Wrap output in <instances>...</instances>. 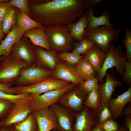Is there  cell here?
I'll list each match as a JSON object with an SVG mask.
<instances>
[{"label": "cell", "instance_id": "6da1fadb", "mask_svg": "<svg viewBox=\"0 0 131 131\" xmlns=\"http://www.w3.org/2000/svg\"><path fill=\"white\" fill-rule=\"evenodd\" d=\"M89 0H44L29 6L31 18L46 26L68 25L84 13Z\"/></svg>", "mask_w": 131, "mask_h": 131}, {"label": "cell", "instance_id": "7a4b0ae2", "mask_svg": "<svg viewBox=\"0 0 131 131\" xmlns=\"http://www.w3.org/2000/svg\"><path fill=\"white\" fill-rule=\"evenodd\" d=\"M45 33L51 50L61 53L72 49L73 39L68 25L56 24L45 26Z\"/></svg>", "mask_w": 131, "mask_h": 131}, {"label": "cell", "instance_id": "3957f363", "mask_svg": "<svg viewBox=\"0 0 131 131\" xmlns=\"http://www.w3.org/2000/svg\"><path fill=\"white\" fill-rule=\"evenodd\" d=\"M126 62V54L123 52L121 47L117 46L115 48L110 43L104 63L97 75L100 83H103V78L107 70L114 67H116V72L122 75L125 70Z\"/></svg>", "mask_w": 131, "mask_h": 131}, {"label": "cell", "instance_id": "277c9868", "mask_svg": "<svg viewBox=\"0 0 131 131\" xmlns=\"http://www.w3.org/2000/svg\"><path fill=\"white\" fill-rule=\"evenodd\" d=\"M122 31L120 28L102 26L86 32L84 38L91 41L107 53L110 42L118 40Z\"/></svg>", "mask_w": 131, "mask_h": 131}, {"label": "cell", "instance_id": "5b68a950", "mask_svg": "<svg viewBox=\"0 0 131 131\" xmlns=\"http://www.w3.org/2000/svg\"><path fill=\"white\" fill-rule=\"evenodd\" d=\"M53 73L41 65L33 64L21 69L13 83L17 86L33 85L50 78Z\"/></svg>", "mask_w": 131, "mask_h": 131}, {"label": "cell", "instance_id": "8992f818", "mask_svg": "<svg viewBox=\"0 0 131 131\" xmlns=\"http://www.w3.org/2000/svg\"><path fill=\"white\" fill-rule=\"evenodd\" d=\"M29 66L24 61L14 58L10 55L3 56L0 62V83L10 84L14 82L20 70Z\"/></svg>", "mask_w": 131, "mask_h": 131}, {"label": "cell", "instance_id": "52a82bcc", "mask_svg": "<svg viewBox=\"0 0 131 131\" xmlns=\"http://www.w3.org/2000/svg\"><path fill=\"white\" fill-rule=\"evenodd\" d=\"M76 85L71 83L61 88L51 90L39 95H32L33 112L49 107L57 103L59 98Z\"/></svg>", "mask_w": 131, "mask_h": 131}, {"label": "cell", "instance_id": "ba28073f", "mask_svg": "<svg viewBox=\"0 0 131 131\" xmlns=\"http://www.w3.org/2000/svg\"><path fill=\"white\" fill-rule=\"evenodd\" d=\"M70 82L63 80L49 78L36 84L13 87L16 94L27 93L32 95H40L48 91L63 87Z\"/></svg>", "mask_w": 131, "mask_h": 131}, {"label": "cell", "instance_id": "9c48e42d", "mask_svg": "<svg viewBox=\"0 0 131 131\" xmlns=\"http://www.w3.org/2000/svg\"><path fill=\"white\" fill-rule=\"evenodd\" d=\"M88 94L79 86H76L61 96L57 103L77 113L84 106L83 103Z\"/></svg>", "mask_w": 131, "mask_h": 131}, {"label": "cell", "instance_id": "30bf717a", "mask_svg": "<svg viewBox=\"0 0 131 131\" xmlns=\"http://www.w3.org/2000/svg\"><path fill=\"white\" fill-rule=\"evenodd\" d=\"M32 100L14 104L5 118L0 121V127L10 126L21 122L25 119L31 113L33 112Z\"/></svg>", "mask_w": 131, "mask_h": 131}, {"label": "cell", "instance_id": "8fae6325", "mask_svg": "<svg viewBox=\"0 0 131 131\" xmlns=\"http://www.w3.org/2000/svg\"><path fill=\"white\" fill-rule=\"evenodd\" d=\"M10 55L14 58L24 61L30 66L36 59L35 48L28 38L23 35L13 46Z\"/></svg>", "mask_w": 131, "mask_h": 131}, {"label": "cell", "instance_id": "7c38bea8", "mask_svg": "<svg viewBox=\"0 0 131 131\" xmlns=\"http://www.w3.org/2000/svg\"><path fill=\"white\" fill-rule=\"evenodd\" d=\"M73 131H91L98 123L96 112L84 106L79 112L75 113Z\"/></svg>", "mask_w": 131, "mask_h": 131}, {"label": "cell", "instance_id": "4fadbf2b", "mask_svg": "<svg viewBox=\"0 0 131 131\" xmlns=\"http://www.w3.org/2000/svg\"><path fill=\"white\" fill-rule=\"evenodd\" d=\"M56 116L58 129L60 131H73V122L75 113L59 104L50 106Z\"/></svg>", "mask_w": 131, "mask_h": 131}, {"label": "cell", "instance_id": "5bb4252c", "mask_svg": "<svg viewBox=\"0 0 131 131\" xmlns=\"http://www.w3.org/2000/svg\"><path fill=\"white\" fill-rule=\"evenodd\" d=\"M53 76L55 78L66 81L77 86H79L84 81L73 66L60 61L57 65Z\"/></svg>", "mask_w": 131, "mask_h": 131}, {"label": "cell", "instance_id": "9a60e30c", "mask_svg": "<svg viewBox=\"0 0 131 131\" xmlns=\"http://www.w3.org/2000/svg\"><path fill=\"white\" fill-rule=\"evenodd\" d=\"M38 131H51L57 129L56 117L49 107L33 112Z\"/></svg>", "mask_w": 131, "mask_h": 131}, {"label": "cell", "instance_id": "2e32d148", "mask_svg": "<svg viewBox=\"0 0 131 131\" xmlns=\"http://www.w3.org/2000/svg\"><path fill=\"white\" fill-rule=\"evenodd\" d=\"M131 101V85L127 90L122 94L117 96L116 98H111L108 106L110 110L112 118L117 119L126 105Z\"/></svg>", "mask_w": 131, "mask_h": 131}, {"label": "cell", "instance_id": "e0dca14e", "mask_svg": "<svg viewBox=\"0 0 131 131\" xmlns=\"http://www.w3.org/2000/svg\"><path fill=\"white\" fill-rule=\"evenodd\" d=\"M106 75L105 82L99 84L98 90L101 96L100 102L108 105L109 101L111 98L115 89L117 86H121L123 82L117 80L115 76L109 72L106 73Z\"/></svg>", "mask_w": 131, "mask_h": 131}, {"label": "cell", "instance_id": "ac0fdd59", "mask_svg": "<svg viewBox=\"0 0 131 131\" xmlns=\"http://www.w3.org/2000/svg\"><path fill=\"white\" fill-rule=\"evenodd\" d=\"M36 59L40 65L54 71L59 61L57 52L52 50L48 51L35 47Z\"/></svg>", "mask_w": 131, "mask_h": 131}, {"label": "cell", "instance_id": "d6986e66", "mask_svg": "<svg viewBox=\"0 0 131 131\" xmlns=\"http://www.w3.org/2000/svg\"><path fill=\"white\" fill-rule=\"evenodd\" d=\"M87 9L86 12L88 25L86 29V32L102 26H111L115 28L114 24L110 21V19L112 16L108 12L105 11L102 15L96 17L94 15L93 8Z\"/></svg>", "mask_w": 131, "mask_h": 131}, {"label": "cell", "instance_id": "ffe728a7", "mask_svg": "<svg viewBox=\"0 0 131 131\" xmlns=\"http://www.w3.org/2000/svg\"><path fill=\"white\" fill-rule=\"evenodd\" d=\"M45 26L33 29L26 31L23 35L28 38L34 45L44 48L48 51H51L47 35L45 33Z\"/></svg>", "mask_w": 131, "mask_h": 131}, {"label": "cell", "instance_id": "44dd1931", "mask_svg": "<svg viewBox=\"0 0 131 131\" xmlns=\"http://www.w3.org/2000/svg\"><path fill=\"white\" fill-rule=\"evenodd\" d=\"M23 36L16 23L0 44V57L9 55L13 46L20 40Z\"/></svg>", "mask_w": 131, "mask_h": 131}, {"label": "cell", "instance_id": "7402d4cb", "mask_svg": "<svg viewBox=\"0 0 131 131\" xmlns=\"http://www.w3.org/2000/svg\"><path fill=\"white\" fill-rule=\"evenodd\" d=\"M106 54L95 44L90 49L82 56L88 61L95 72H98L102 67Z\"/></svg>", "mask_w": 131, "mask_h": 131}, {"label": "cell", "instance_id": "603a6c76", "mask_svg": "<svg viewBox=\"0 0 131 131\" xmlns=\"http://www.w3.org/2000/svg\"><path fill=\"white\" fill-rule=\"evenodd\" d=\"M14 7L16 14V23L23 35L27 31L42 26L40 23L29 17L23 11L16 7Z\"/></svg>", "mask_w": 131, "mask_h": 131}, {"label": "cell", "instance_id": "cb8c5ba5", "mask_svg": "<svg viewBox=\"0 0 131 131\" xmlns=\"http://www.w3.org/2000/svg\"><path fill=\"white\" fill-rule=\"evenodd\" d=\"M88 25L86 12L76 22L70 24L68 26L71 35L73 39L80 41L84 38Z\"/></svg>", "mask_w": 131, "mask_h": 131}, {"label": "cell", "instance_id": "d4e9b609", "mask_svg": "<svg viewBox=\"0 0 131 131\" xmlns=\"http://www.w3.org/2000/svg\"><path fill=\"white\" fill-rule=\"evenodd\" d=\"M75 65L76 71L84 81L89 78L95 76V71L88 61L83 57Z\"/></svg>", "mask_w": 131, "mask_h": 131}, {"label": "cell", "instance_id": "484cf974", "mask_svg": "<svg viewBox=\"0 0 131 131\" xmlns=\"http://www.w3.org/2000/svg\"><path fill=\"white\" fill-rule=\"evenodd\" d=\"M15 131H38L36 121L33 114L29 115L23 121L14 124Z\"/></svg>", "mask_w": 131, "mask_h": 131}, {"label": "cell", "instance_id": "4316f807", "mask_svg": "<svg viewBox=\"0 0 131 131\" xmlns=\"http://www.w3.org/2000/svg\"><path fill=\"white\" fill-rule=\"evenodd\" d=\"M16 23L15 7L11 6L7 11L2 22V30L4 34H7Z\"/></svg>", "mask_w": 131, "mask_h": 131}, {"label": "cell", "instance_id": "83f0119b", "mask_svg": "<svg viewBox=\"0 0 131 131\" xmlns=\"http://www.w3.org/2000/svg\"><path fill=\"white\" fill-rule=\"evenodd\" d=\"M101 100V96L98 90L92 91L88 93L83 103L84 106L94 110L96 112Z\"/></svg>", "mask_w": 131, "mask_h": 131}, {"label": "cell", "instance_id": "f1b7e54d", "mask_svg": "<svg viewBox=\"0 0 131 131\" xmlns=\"http://www.w3.org/2000/svg\"><path fill=\"white\" fill-rule=\"evenodd\" d=\"M0 99L9 101L15 104L27 100L32 99L31 94L24 93L19 94H12L0 90Z\"/></svg>", "mask_w": 131, "mask_h": 131}, {"label": "cell", "instance_id": "f546056e", "mask_svg": "<svg viewBox=\"0 0 131 131\" xmlns=\"http://www.w3.org/2000/svg\"><path fill=\"white\" fill-rule=\"evenodd\" d=\"M96 113L98 123L99 124L112 118L111 113L108 105L103 102H100Z\"/></svg>", "mask_w": 131, "mask_h": 131}, {"label": "cell", "instance_id": "4dcf8cb0", "mask_svg": "<svg viewBox=\"0 0 131 131\" xmlns=\"http://www.w3.org/2000/svg\"><path fill=\"white\" fill-rule=\"evenodd\" d=\"M95 44L91 41L84 38L79 42L74 43V48L72 51L77 54L82 55L90 49Z\"/></svg>", "mask_w": 131, "mask_h": 131}, {"label": "cell", "instance_id": "1f68e13d", "mask_svg": "<svg viewBox=\"0 0 131 131\" xmlns=\"http://www.w3.org/2000/svg\"><path fill=\"white\" fill-rule=\"evenodd\" d=\"M58 56L59 59L72 66L75 65L83 57L82 55L77 54L72 51L60 53L58 55Z\"/></svg>", "mask_w": 131, "mask_h": 131}, {"label": "cell", "instance_id": "d6a6232c", "mask_svg": "<svg viewBox=\"0 0 131 131\" xmlns=\"http://www.w3.org/2000/svg\"><path fill=\"white\" fill-rule=\"evenodd\" d=\"M98 82L97 76L92 77L84 81L79 86L88 94L94 90H98Z\"/></svg>", "mask_w": 131, "mask_h": 131}, {"label": "cell", "instance_id": "836d02e7", "mask_svg": "<svg viewBox=\"0 0 131 131\" xmlns=\"http://www.w3.org/2000/svg\"><path fill=\"white\" fill-rule=\"evenodd\" d=\"M125 37L123 42L126 49L125 54L127 61L131 62V29L127 28L125 30Z\"/></svg>", "mask_w": 131, "mask_h": 131}, {"label": "cell", "instance_id": "e575fe53", "mask_svg": "<svg viewBox=\"0 0 131 131\" xmlns=\"http://www.w3.org/2000/svg\"><path fill=\"white\" fill-rule=\"evenodd\" d=\"M9 3L10 6L16 7L24 12L31 18L28 0H12L10 1Z\"/></svg>", "mask_w": 131, "mask_h": 131}, {"label": "cell", "instance_id": "d590c367", "mask_svg": "<svg viewBox=\"0 0 131 131\" xmlns=\"http://www.w3.org/2000/svg\"><path fill=\"white\" fill-rule=\"evenodd\" d=\"M100 125L103 131H118L121 126L112 118L106 121Z\"/></svg>", "mask_w": 131, "mask_h": 131}, {"label": "cell", "instance_id": "8d00e7d4", "mask_svg": "<svg viewBox=\"0 0 131 131\" xmlns=\"http://www.w3.org/2000/svg\"><path fill=\"white\" fill-rule=\"evenodd\" d=\"M13 104L8 101L0 99V119L6 116Z\"/></svg>", "mask_w": 131, "mask_h": 131}, {"label": "cell", "instance_id": "74e56055", "mask_svg": "<svg viewBox=\"0 0 131 131\" xmlns=\"http://www.w3.org/2000/svg\"><path fill=\"white\" fill-rule=\"evenodd\" d=\"M122 74L123 75L122 81L126 82L128 85H131V62H126L125 69Z\"/></svg>", "mask_w": 131, "mask_h": 131}, {"label": "cell", "instance_id": "f35d334b", "mask_svg": "<svg viewBox=\"0 0 131 131\" xmlns=\"http://www.w3.org/2000/svg\"><path fill=\"white\" fill-rule=\"evenodd\" d=\"M10 1L0 2V23H2L7 11L11 6Z\"/></svg>", "mask_w": 131, "mask_h": 131}, {"label": "cell", "instance_id": "ab89813d", "mask_svg": "<svg viewBox=\"0 0 131 131\" xmlns=\"http://www.w3.org/2000/svg\"><path fill=\"white\" fill-rule=\"evenodd\" d=\"M11 84H7L0 83V90L7 93L16 94L15 90L11 87Z\"/></svg>", "mask_w": 131, "mask_h": 131}, {"label": "cell", "instance_id": "60d3db41", "mask_svg": "<svg viewBox=\"0 0 131 131\" xmlns=\"http://www.w3.org/2000/svg\"><path fill=\"white\" fill-rule=\"evenodd\" d=\"M103 1V0H89V2L86 6V8L93 9V8L96 5Z\"/></svg>", "mask_w": 131, "mask_h": 131}, {"label": "cell", "instance_id": "b9f144b4", "mask_svg": "<svg viewBox=\"0 0 131 131\" xmlns=\"http://www.w3.org/2000/svg\"><path fill=\"white\" fill-rule=\"evenodd\" d=\"M123 123L129 131H131V115H126Z\"/></svg>", "mask_w": 131, "mask_h": 131}, {"label": "cell", "instance_id": "7bdbcfd3", "mask_svg": "<svg viewBox=\"0 0 131 131\" xmlns=\"http://www.w3.org/2000/svg\"><path fill=\"white\" fill-rule=\"evenodd\" d=\"M131 115V104H129L123 109L119 117H122L124 115Z\"/></svg>", "mask_w": 131, "mask_h": 131}, {"label": "cell", "instance_id": "ee69618b", "mask_svg": "<svg viewBox=\"0 0 131 131\" xmlns=\"http://www.w3.org/2000/svg\"><path fill=\"white\" fill-rule=\"evenodd\" d=\"M91 131H103L100 125L98 123L94 126L92 129Z\"/></svg>", "mask_w": 131, "mask_h": 131}, {"label": "cell", "instance_id": "f6af8a7d", "mask_svg": "<svg viewBox=\"0 0 131 131\" xmlns=\"http://www.w3.org/2000/svg\"><path fill=\"white\" fill-rule=\"evenodd\" d=\"M4 36L2 27V23H0V44L2 41V39Z\"/></svg>", "mask_w": 131, "mask_h": 131}, {"label": "cell", "instance_id": "bcb514c9", "mask_svg": "<svg viewBox=\"0 0 131 131\" xmlns=\"http://www.w3.org/2000/svg\"><path fill=\"white\" fill-rule=\"evenodd\" d=\"M10 126L0 127V131H12L13 128H10Z\"/></svg>", "mask_w": 131, "mask_h": 131}, {"label": "cell", "instance_id": "7dc6e473", "mask_svg": "<svg viewBox=\"0 0 131 131\" xmlns=\"http://www.w3.org/2000/svg\"><path fill=\"white\" fill-rule=\"evenodd\" d=\"M118 131H129V130L125 126H124L123 125H121L120 128Z\"/></svg>", "mask_w": 131, "mask_h": 131}, {"label": "cell", "instance_id": "c3c4849f", "mask_svg": "<svg viewBox=\"0 0 131 131\" xmlns=\"http://www.w3.org/2000/svg\"><path fill=\"white\" fill-rule=\"evenodd\" d=\"M7 0H0V2L8 1Z\"/></svg>", "mask_w": 131, "mask_h": 131}, {"label": "cell", "instance_id": "681fc988", "mask_svg": "<svg viewBox=\"0 0 131 131\" xmlns=\"http://www.w3.org/2000/svg\"><path fill=\"white\" fill-rule=\"evenodd\" d=\"M3 57V56H1L0 57V62L2 60Z\"/></svg>", "mask_w": 131, "mask_h": 131}, {"label": "cell", "instance_id": "f907efd6", "mask_svg": "<svg viewBox=\"0 0 131 131\" xmlns=\"http://www.w3.org/2000/svg\"><path fill=\"white\" fill-rule=\"evenodd\" d=\"M51 131H57L56 130H51Z\"/></svg>", "mask_w": 131, "mask_h": 131}, {"label": "cell", "instance_id": "816d5d0a", "mask_svg": "<svg viewBox=\"0 0 131 131\" xmlns=\"http://www.w3.org/2000/svg\"><path fill=\"white\" fill-rule=\"evenodd\" d=\"M12 131H15L14 130H13H13H12Z\"/></svg>", "mask_w": 131, "mask_h": 131}]
</instances>
